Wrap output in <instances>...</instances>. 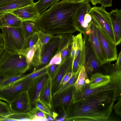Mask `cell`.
<instances>
[{"instance_id":"obj_18","label":"cell","mask_w":121,"mask_h":121,"mask_svg":"<svg viewBox=\"0 0 121 121\" xmlns=\"http://www.w3.org/2000/svg\"><path fill=\"white\" fill-rule=\"evenodd\" d=\"M112 23L116 46L121 41V10L116 9L108 13Z\"/></svg>"},{"instance_id":"obj_31","label":"cell","mask_w":121,"mask_h":121,"mask_svg":"<svg viewBox=\"0 0 121 121\" xmlns=\"http://www.w3.org/2000/svg\"><path fill=\"white\" fill-rule=\"evenodd\" d=\"M26 74H19L13 75L4 78L0 86L2 88L24 77Z\"/></svg>"},{"instance_id":"obj_15","label":"cell","mask_w":121,"mask_h":121,"mask_svg":"<svg viewBox=\"0 0 121 121\" xmlns=\"http://www.w3.org/2000/svg\"><path fill=\"white\" fill-rule=\"evenodd\" d=\"M62 35H54L43 46L41 57V66L47 65L52 58L57 53L60 42Z\"/></svg>"},{"instance_id":"obj_37","label":"cell","mask_w":121,"mask_h":121,"mask_svg":"<svg viewBox=\"0 0 121 121\" xmlns=\"http://www.w3.org/2000/svg\"><path fill=\"white\" fill-rule=\"evenodd\" d=\"M62 59L60 54L58 53L55 55L51 59L48 64L50 65L54 64H60Z\"/></svg>"},{"instance_id":"obj_35","label":"cell","mask_w":121,"mask_h":121,"mask_svg":"<svg viewBox=\"0 0 121 121\" xmlns=\"http://www.w3.org/2000/svg\"><path fill=\"white\" fill-rule=\"evenodd\" d=\"M60 64H54L47 68V73L51 80L58 69Z\"/></svg>"},{"instance_id":"obj_10","label":"cell","mask_w":121,"mask_h":121,"mask_svg":"<svg viewBox=\"0 0 121 121\" xmlns=\"http://www.w3.org/2000/svg\"><path fill=\"white\" fill-rule=\"evenodd\" d=\"M95 24L97 35L107 63L117 60V56L115 43L104 30Z\"/></svg>"},{"instance_id":"obj_43","label":"cell","mask_w":121,"mask_h":121,"mask_svg":"<svg viewBox=\"0 0 121 121\" xmlns=\"http://www.w3.org/2000/svg\"><path fill=\"white\" fill-rule=\"evenodd\" d=\"M4 39L1 33H0V47H4Z\"/></svg>"},{"instance_id":"obj_27","label":"cell","mask_w":121,"mask_h":121,"mask_svg":"<svg viewBox=\"0 0 121 121\" xmlns=\"http://www.w3.org/2000/svg\"><path fill=\"white\" fill-rule=\"evenodd\" d=\"M60 0H39L35 3V4L38 12L40 14L54 4Z\"/></svg>"},{"instance_id":"obj_51","label":"cell","mask_w":121,"mask_h":121,"mask_svg":"<svg viewBox=\"0 0 121 121\" xmlns=\"http://www.w3.org/2000/svg\"><path fill=\"white\" fill-rule=\"evenodd\" d=\"M4 117L0 116V121H4Z\"/></svg>"},{"instance_id":"obj_48","label":"cell","mask_w":121,"mask_h":121,"mask_svg":"<svg viewBox=\"0 0 121 121\" xmlns=\"http://www.w3.org/2000/svg\"><path fill=\"white\" fill-rule=\"evenodd\" d=\"M67 1L73 2H78L83 1L84 0H64Z\"/></svg>"},{"instance_id":"obj_49","label":"cell","mask_w":121,"mask_h":121,"mask_svg":"<svg viewBox=\"0 0 121 121\" xmlns=\"http://www.w3.org/2000/svg\"><path fill=\"white\" fill-rule=\"evenodd\" d=\"M5 78L0 75V86Z\"/></svg>"},{"instance_id":"obj_42","label":"cell","mask_w":121,"mask_h":121,"mask_svg":"<svg viewBox=\"0 0 121 121\" xmlns=\"http://www.w3.org/2000/svg\"><path fill=\"white\" fill-rule=\"evenodd\" d=\"M117 62L115 64L117 67L121 68V52L120 51L117 57Z\"/></svg>"},{"instance_id":"obj_47","label":"cell","mask_w":121,"mask_h":121,"mask_svg":"<svg viewBox=\"0 0 121 121\" xmlns=\"http://www.w3.org/2000/svg\"><path fill=\"white\" fill-rule=\"evenodd\" d=\"M46 115L48 121H52L54 120V119L52 118L51 116L49 114H45Z\"/></svg>"},{"instance_id":"obj_20","label":"cell","mask_w":121,"mask_h":121,"mask_svg":"<svg viewBox=\"0 0 121 121\" xmlns=\"http://www.w3.org/2000/svg\"><path fill=\"white\" fill-rule=\"evenodd\" d=\"M73 35L69 34L62 35L60 39L57 53H59L62 59L61 62L70 54L72 43Z\"/></svg>"},{"instance_id":"obj_24","label":"cell","mask_w":121,"mask_h":121,"mask_svg":"<svg viewBox=\"0 0 121 121\" xmlns=\"http://www.w3.org/2000/svg\"><path fill=\"white\" fill-rule=\"evenodd\" d=\"M22 21L11 12L0 14V28L6 26L19 27Z\"/></svg>"},{"instance_id":"obj_36","label":"cell","mask_w":121,"mask_h":121,"mask_svg":"<svg viewBox=\"0 0 121 121\" xmlns=\"http://www.w3.org/2000/svg\"><path fill=\"white\" fill-rule=\"evenodd\" d=\"M35 108L41 111L45 114H49L52 116L51 110L41 103L39 101H37Z\"/></svg>"},{"instance_id":"obj_25","label":"cell","mask_w":121,"mask_h":121,"mask_svg":"<svg viewBox=\"0 0 121 121\" xmlns=\"http://www.w3.org/2000/svg\"><path fill=\"white\" fill-rule=\"evenodd\" d=\"M27 46L29 38L34 34L38 32L39 30L35 22L30 20L22 21L20 26Z\"/></svg>"},{"instance_id":"obj_12","label":"cell","mask_w":121,"mask_h":121,"mask_svg":"<svg viewBox=\"0 0 121 121\" xmlns=\"http://www.w3.org/2000/svg\"><path fill=\"white\" fill-rule=\"evenodd\" d=\"M83 36L85 44L83 66L87 74L91 75L93 73L98 71L100 66L86 35L85 34Z\"/></svg>"},{"instance_id":"obj_7","label":"cell","mask_w":121,"mask_h":121,"mask_svg":"<svg viewBox=\"0 0 121 121\" xmlns=\"http://www.w3.org/2000/svg\"><path fill=\"white\" fill-rule=\"evenodd\" d=\"M88 13L92 20L107 34L115 43L111 22L108 13L102 7L95 6L91 8Z\"/></svg>"},{"instance_id":"obj_38","label":"cell","mask_w":121,"mask_h":121,"mask_svg":"<svg viewBox=\"0 0 121 121\" xmlns=\"http://www.w3.org/2000/svg\"><path fill=\"white\" fill-rule=\"evenodd\" d=\"M38 33L34 34L29 38L27 43V48L31 47L37 42L39 40Z\"/></svg>"},{"instance_id":"obj_23","label":"cell","mask_w":121,"mask_h":121,"mask_svg":"<svg viewBox=\"0 0 121 121\" xmlns=\"http://www.w3.org/2000/svg\"><path fill=\"white\" fill-rule=\"evenodd\" d=\"M110 79V76L108 74L105 75L95 72L91 74L89 79V87L92 89L105 86L109 82Z\"/></svg>"},{"instance_id":"obj_22","label":"cell","mask_w":121,"mask_h":121,"mask_svg":"<svg viewBox=\"0 0 121 121\" xmlns=\"http://www.w3.org/2000/svg\"><path fill=\"white\" fill-rule=\"evenodd\" d=\"M52 98L51 81L49 77L42 90L38 101L51 110L52 108Z\"/></svg>"},{"instance_id":"obj_45","label":"cell","mask_w":121,"mask_h":121,"mask_svg":"<svg viewBox=\"0 0 121 121\" xmlns=\"http://www.w3.org/2000/svg\"><path fill=\"white\" fill-rule=\"evenodd\" d=\"M65 114L64 113L60 117L57 119H56V121H62L65 120Z\"/></svg>"},{"instance_id":"obj_39","label":"cell","mask_w":121,"mask_h":121,"mask_svg":"<svg viewBox=\"0 0 121 121\" xmlns=\"http://www.w3.org/2000/svg\"><path fill=\"white\" fill-rule=\"evenodd\" d=\"M117 103L113 105V109L115 113L118 115L121 116V96L118 98Z\"/></svg>"},{"instance_id":"obj_8","label":"cell","mask_w":121,"mask_h":121,"mask_svg":"<svg viewBox=\"0 0 121 121\" xmlns=\"http://www.w3.org/2000/svg\"><path fill=\"white\" fill-rule=\"evenodd\" d=\"M85 34L87 36L99 66H101L107 63L106 56L97 35L95 24L92 20L89 24Z\"/></svg>"},{"instance_id":"obj_4","label":"cell","mask_w":121,"mask_h":121,"mask_svg":"<svg viewBox=\"0 0 121 121\" xmlns=\"http://www.w3.org/2000/svg\"><path fill=\"white\" fill-rule=\"evenodd\" d=\"M107 74H109L111 79L107 85L94 88H90L89 84H86L80 90L75 88L72 103L94 94L111 90L121 91V69L117 67L114 64H110L105 69Z\"/></svg>"},{"instance_id":"obj_29","label":"cell","mask_w":121,"mask_h":121,"mask_svg":"<svg viewBox=\"0 0 121 121\" xmlns=\"http://www.w3.org/2000/svg\"><path fill=\"white\" fill-rule=\"evenodd\" d=\"M5 121H30L28 112L25 113H12L4 117Z\"/></svg>"},{"instance_id":"obj_46","label":"cell","mask_w":121,"mask_h":121,"mask_svg":"<svg viewBox=\"0 0 121 121\" xmlns=\"http://www.w3.org/2000/svg\"><path fill=\"white\" fill-rule=\"evenodd\" d=\"M17 0H0V4Z\"/></svg>"},{"instance_id":"obj_6","label":"cell","mask_w":121,"mask_h":121,"mask_svg":"<svg viewBox=\"0 0 121 121\" xmlns=\"http://www.w3.org/2000/svg\"><path fill=\"white\" fill-rule=\"evenodd\" d=\"M23 78L0 88V100L9 104L21 93L26 91L33 79Z\"/></svg>"},{"instance_id":"obj_32","label":"cell","mask_w":121,"mask_h":121,"mask_svg":"<svg viewBox=\"0 0 121 121\" xmlns=\"http://www.w3.org/2000/svg\"><path fill=\"white\" fill-rule=\"evenodd\" d=\"M50 66L48 64L37 70H34L33 72L26 74L23 78L26 79H34L45 73H47V68Z\"/></svg>"},{"instance_id":"obj_14","label":"cell","mask_w":121,"mask_h":121,"mask_svg":"<svg viewBox=\"0 0 121 121\" xmlns=\"http://www.w3.org/2000/svg\"><path fill=\"white\" fill-rule=\"evenodd\" d=\"M72 61L70 55L60 64L58 70L51 79L52 96L59 87L61 81L67 73L72 71Z\"/></svg>"},{"instance_id":"obj_19","label":"cell","mask_w":121,"mask_h":121,"mask_svg":"<svg viewBox=\"0 0 121 121\" xmlns=\"http://www.w3.org/2000/svg\"><path fill=\"white\" fill-rule=\"evenodd\" d=\"M9 104L12 113L28 112L29 110L26 91L21 93Z\"/></svg>"},{"instance_id":"obj_50","label":"cell","mask_w":121,"mask_h":121,"mask_svg":"<svg viewBox=\"0 0 121 121\" xmlns=\"http://www.w3.org/2000/svg\"><path fill=\"white\" fill-rule=\"evenodd\" d=\"M4 50V49L3 48L0 47V56L3 52Z\"/></svg>"},{"instance_id":"obj_2","label":"cell","mask_w":121,"mask_h":121,"mask_svg":"<svg viewBox=\"0 0 121 121\" xmlns=\"http://www.w3.org/2000/svg\"><path fill=\"white\" fill-rule=\"evenodd\" d=\"M89 0L73 2L62 0L40 14L35 22L39 30L53 35L72 34L76 31L75 16L78 9Z\"/></svg>"},{"instance_id":"obj_9","label":"cell","mask_w":121,"mask_h":121,"mask_svg":"<svg viewBox=\"0 0 121 121\" xmlns=\"http://www.w3.org/2000/svg\"><path fill=\"white\" fill-rule=\"evenodd\" d=\"M49 77L48 73H46L34 79L27 90L29 111L35 108L42 90Z\"/></svg>"},{"instance_id":"obj_3","label":"cell","mask_w":121,"mask_h":121,"mask_svg":"<svg viewBox=\"0 0 121 121\" xmlns=\"http://www.w3.org/2000/svg\"><path fill=\"white\" fill-rule=\"evenodd\" d=\"M30 69L25 56L20 52L4 49L0 56V75L5 78L24 74Z\"/></svg>"},{"instance_id":"obj_28","label":"cell","mask_w":121,"mask_h":121,"mask_svg":"<svg viewBox=\"0 0 121 121\" xmlns=\"http://www.w3.org/2000/svg\"><path fill=\"white\" fill-rule=\"evenodd\" d=\"M28 113L30 121H48L45 114L35 108L29 111Z\"/></svg>"},{"instance_id":"obj_41","label":"cell","mask_w":121,"mask_h":121,"mask_svg":"<svg viewBox=\"0 0 121 121\" xmlns=\"http://www.w3.org/2000/svg\"><path fill=\"white\" fill-rule=\"evenodd\" d=\"M101 7L104 8L112 6V0H100Z\"/></svg>"},{"instance_id":"obj_16","label":"cell","mask_w":121,"mask_h":121,"mask_svg":"<svg viewBox=\"0 0 121 121\" xmlns=\"http://www.w3.org/2000/svg\"><path fill=\"white\" fill-rule=\"evenodd\" d=\"M22 21L30 20L35 22L40 14L35 6V3L10 12Z\"/></svg>"},{"instance_id":"obj_5","label":"cell","mask_w":121,"mask_h":121,"mask_svg":"<svg viewBox=\"0 0 121 121\" xmlns=\"http://www.w3.org/2000/svg\"><path fill=\"white\" fill-rule=\"evenodd\" d=\"M3 38L4 49L20 52L27 48L20 27L6 26L0 28Z\"/></svg>"},{"instance_id":"obj_1","label":"cell","mask_w":121,"mask_h":121,"mask_svg":"<svg viewBox=\"0 0 121 121\" xmlns=\"http://www.w3.org/2000/svg\"><path fill=\"white\" fill-rule=\"evenodd\" d=\"M121 91H108L88 96L72 103L65 114L67 121H106Z\"/></svg>"},{"instance_id":"obj_34","label":"cell","mask_w":121,"mask_h":121,"mask_svg":"<svg viewBox=\"0 0 121 121\" xmlns=\"http://www.w3.org/2000/svg\"><path fill=\"white\" fill-rule=\"evenodd\" d=\"M39 43L44 46L53 37L54 35L40 30L38 33Z\"/></svg>"},{"instance_id":"obj_17","label":"cell","mask_w":121,"mask_h":121,"mask_svg":"<svg viewBox=\"0 0 121 121\" xmlns=\"http://www.w3.org/2000/svg\"><path fill=\"white\" fill-rule=\"evenodd\" d=\"M91 8L89 2L85 3L78 9L75 16V24L76 31L83 34V35L85 34L89 25L85 22L84 17Z\"/></svg>"},{"instance_id":"obj_13","label":"cell","mask_w":121,"mask_h":121,"mask_svg":"<svg viewBox=\"0 0 121 121\" xmlns=\"http://www.w3.org/2000/svg\"><path fill=\"white\" fill-rule=\"evenodd\" d=\"M74 86L59 93L52 96V107H59L65 114L72 103L74 91Z\"/></svg>"},{"instance_id":"obj_33","label":"cell","mask_w":121,"mask_h":121,"mask_svg":"<svg viewBox=\"0 0 121 121\" xmlns=\"http://www.w3.org/2000/svg\"><path fill=\"white\" fill-rule=\"evenodd\" d=\"M12 113L9 104L0 100V116L5 117Z\"/></svg>"},{"instance_id":"obj_11","label":"cell","mask_w":121,"mask_h":121,"mask_svg":"<svg viewBox=\"0 0 121 121\" xmlns=\"http://www.w3.org/2000/svg\"><path fill=\"white\" fill-rule=\"evenodd\" d=\"M43 46L40 44L39 40L33 46L19 52L25 56L30 69L32 67L35 68L40 65Z\"/></svg>"},{"instance_id":"obj_21","label":"cell","mask_w":121,"mask_h":121,"mask_svg":"<svg viewBox=\"0 0 121 121\" xmlns=\"http://www.w3.org/2000/svg\"><path fill=\"white\" fill-rule=\"evenodd\" d=\"M34 0H17L0 4V14L10 12L30 5Z\"/></svg>"},{"instance_id":"obj_26","label":"cell","mask_w":121,"mask_h":121,"mask_svg":"<svg viewBox=\"0 0 121 121\" xmlns=\"http://www.w3.org/2000/svg\"><path fill=\"white\" fill-rule=\"evenodd\" d=\"M89 79L87 74L84 66L80 69L78 73L77 78L76 81L74 86L75 89L78 90L82 87L85 85L89 84Z\"/></svg>"},{"instance_id":"obj_44","label":"cell","mask_w":121,"mask_h":121,"mask_svg":"<svg viewBox=\"0 0 121 121\" xmlns=\"http://www.w3.org/2000/svg\"><path fill=\"white\" fill-rule=\"evenodd\" d=\"M89 1L91 2L93 5H95L98 4H100V0H89Z\"/></svg>"},{"instance_id":"obj_40","label":"cell","mask_w":121,"mask_h":121,"mask_svg":"<svg viewBox=\"0 0 121 121\" xmlns=\"http://www.w3.org/2000/svg\"><path fill=\"white\" fill-rule=\"evenodd\" d=\"M72 76V73L71 71L69 72L66 73L63 78L59 87L67 82L70 79Z\"/></svg>"},{"instance_id":"obj_30","label":"cell","mask_w":121,"mask_h":121,"mask_svg":"<svg viewBox=\"0 0 121 121\" xmlns=\"http://www.w3.org/2000/svg\"><path fill=\"white\" fill-rule=\"evenodd\" d=\"M79 73H77L72 75L69 81L65 84L60 86L54 95L59 93L67 89L71 86H74Z\"/></svg>"}]
</instances>
